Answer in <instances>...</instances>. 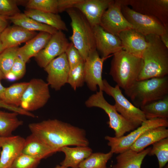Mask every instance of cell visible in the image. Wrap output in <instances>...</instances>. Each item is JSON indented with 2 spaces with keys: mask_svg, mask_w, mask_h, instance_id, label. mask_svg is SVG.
Returning <instances> with one entry per match:
<instances>
[{
  "mask_svg": "<svg viewBox=\"0 0 168 168\" xmlns=\"http://www.w3.org/2000/svg\"><path fill=\"white\" fill-rule=\"evenodd\" d=\"M31 133L54 150L69 146H88L85 131L57 119H48L28 125Z\"/></svg>",
  "mask_w": 168,
  "mask_h": 168,
  "instance_id": "6da1fadb",
  "label": "cell"
},
{
  "mask_svg": "<svg viewBox=\"0 0 168 168\" xmlns=\"http://www.w3.org/2000/svg\"><path fill=\"white\" fill-rule=\"evenodd\" d=\"M149 45L142 57L143 64L137 80L163 77L168 74V49L159 36H145Z\"/></svg>",
  "mask_w": 168,
  "mask_h": 168,
  "instance_id": "7a4b0ae2",
  "label": "cell"
},
{
  "mask_svg": "<svg viewBox=\"0 0 168 168\" xmlns=\"http://www.w3.org/2000/svg\"><path fill=\"white\" fill-rule=\"evenodd\" d=\"M143 64L142 58L122 49L113 54L109 74L117 85L125 90L137 80Z\"/></svg>",
  "mask_w": 168,
  "mask_h": 168,
  "instance_id": "3957f363",
  "label": "cell"
},
{
  "mask_svg": "<svg viewBox=\"0 0 168 168\" xmlns=\"http://www.w3.org/2000/svg\"><path fill=\"white\" fill-rule=\"evenodd\" d=\"M136 107H141L168 95V76L137 80L124 90Z\"/></svg>",
  "mask_w": 168,
  "mask_h": 168,
  "instance_id": "277c9868",
  "label": "cell"
},
{
  "mask_svg": "<svg viewBox=\"0 0 168 168\" xmlns=\"http://www.w3.org/2000/svg\"><path fill=\"white\" fill-rule=\"evenodd\" d=\"M66 11L71 20L72 31L69 39L85 61L91 52L96 49L93 28L77 9L72 8Z\"/></svg>",
  "mask_w": 168,
  "mask_h": 168,
  "instance_id": "5b68a950",
  "label": "cell"
},
{
  "mask_svg": "<svg viewBox=\"0 0 168 168\" xmlns=\"http://www.w3.org/2000/svg\"><path fill=\"white\" fill-rule=\"evenodd\" d=\"M85 105L87 107H98L104 111L109 118L107 124L114 131L116 137L122 136L126 133L136 128L117 111L114 105L106 100L102 91H97L90 96L86 101Z\"/></svg>",
  "mask_w": 168,
  "mask_h": 168,
  "instance_id": "8992f818",
  "label": "cell"
},
{
  "mask_svg": "<svg viewBox=\"0 0 168 168\" xmlns=\"http://www.w3.org/2000/svg\"><path fill=\"white\" fill-rule=\"evenodd\" d=\"M103 91L113 98L115 101L114 105L117 111L136 128L147 119L141 110L125 97L118 86L113 87L105 79H103Z\"/></svg>",
  "mask_w": 168,
  "mask_h": 168,
  "instance_id": "52a82bcc",
  "label": "cell"
},
{
  "mask_svg": "<svg viewBox=\"0 0 168 168\" xmlns=\"http://www.w3.org/2000/svg\"><path fill=\"white\" fill-rule=\"evenodd\" d=\"M159 126H168L167 119L155 118L146 119L141 125L125 136L120 137L106 136L105 139L110 147V151L114 153L119 154L129 148L134 142L146 131Z\"/></svg>",
  "mask_w": 168,
  "mask_h": 168,
  "instance_id": "ba28073f",
  "label": "cell"
},
{
  "mask_svg": "<svg viewBox=\"0 0 168 168\" xmlns=\"http://www.w3.org/2000/svg\"><path fill=\"white\" fill-rule=\"evenodd\" d=\"M28 82L20 107L30 112L44 106L49 100L50 95L49 85L42 79L33 78Z\"/></svg>",
  "mask_w": 168,
  "mask_h": 168,
  "instance_id": "9c48e42d",
  "label": "cell"
},
{
  "mask_svg": "<svg viewBox=\"0 0 168 168\" xmlns=\"http://www.w3.org/2000/svg\"><path fill=\"white\" fill-rule=\"evenodd\" d=\"M121 12L133 29L145 36L154 35L160 36L166 30V27L155 17L142 14L126 5H122Z\"/></svg>",
  "mask_w": 168,
  "mask_h": 168,
  "instance_id": "30bf717a",
  "label": "cell"
},
{
  "mask_svg": "<svg viewBox=\"0 0 168 168\" xmlns=\"http://www.w3.org/2000/svg\"><path fill=\"white\" fill-rule=\"evenodd\" d=\"M122 5L130 6L134 11L155 17L168 27V0H118Z\"/></svg>",
  "mask_w": 168,
  "mask_h": 168,
  "instance_id": "8fae6325",
  "label": "cell"
},
{
  "mask_svg": "<svg viewBox=\"0 0 168 168\" xmlns=\"http://www.w3.org/2000/svg\"><path fill=\"white\" fill-rule=\"evenodd\" d=\"M121 7L118 0H113L104 13L99 25L106 31L118 37L122 31L133 29L122 14Z\"/></svg>",
  "mask_w": 168,
  "mask_h": 168,
  "instance_id": "7c38bea8",
  "label": "cell"
},
{
  "mask_svg": "<svg viewBox=\"0 0 168 168\" xmlns=\"http://www.w3.org/2000/svg\"><path fill=\"white\" fill-rule=\"evenodd\" d=\"M109 56L100 57L96 49L91 52L84 61V71L85 82L89 89L97 91V86L103 91V88L102 73L103 63Z\"/></svg>",
  "mask_w": 168,
  "mask_h": 168,
  "instance_id": "4fadbf2b",
  "label": "cell"
},
{
  "mask_svg": "<svg viewBox=\"0 0 168 168\" xmlns=\"http://www.w3.org/2000/svg\"><path fill=\"white\" fill-rule=\"evenodd\" d=\"M69 43L62 31L52 35L46 46L35 57L38 65L44 68L52 60L65 53Z\"/></svg>",
  "mask_w": 168,
  "mask_h": 168,
  "instance_id": "5bb4252c",
  "label": "cell"
},
{
  "mask_svg": "<svg viewBox=\"0 0 168 168\" xmlns=\"http://www.w3.org/2000/svg\"><path fill=\"white\" fill-rule=\"evenodd\" d=\"M44 69L47 73V82L52 89L59 90L67 83L70 68L65 53L52 60Z\"/></svg>",
  "mask_w": 168,
  "mask_h": 168,
  "instance_id": "9a60e30c",
  "label": "cell"
},
{
  "mask_svg": "<svg viewBox=\"0 0 168 168\" xmlns=\"http://www.w3.org/2000/svg\"><path fill=\"white\" fill-rule=\"evenodd\" d=\"M97 50L106 57L123 49L119 37L104 30L99 25L92 27Z\"/></svg>",
  "mask_w": 168,
  "mask_h": 168,
  "instance_id": "2e32d148",
  "label": "cell"
},
{
  "mask_svg": "<svg viewBox=\"0 0 168 168\" xmlns=\"http://www.w3.org/2000/svg\"><path fill=\"white\" fill-rule=\"evenodd\" d=\"M25 138L19 136L0 137V168H8L21 152Z\"/></svg>",
  "mask_w": 168,
  "mask_h": 168,
  "instance_id": "e0dca14e",
  "label": "cell"
},
{
  "mask_svg": "<svg viewBox=\"0 0 168 168\" xmlns=\"http://www.w3.org/2000/svg\"><path fill=\"white\" fill-rule=\"evenodd\" d=\"M113 0H80L74 8L79 11L92 27L99 25L101 18Z\"/></svg>",
  "mask_w": 168,
  "mask_h": 168,
  "instance_id": "ac0fdd59",
  "label": "cell"
},
{
  "mask_svg": "<svg viewBox=\"0 0 168 168\" xmlns=\"http://www.w3.org/2000/svg\"><path fill=\"white\" fill-rule=\"evenodd\" d=\"M118 37L123 49L136 57L142 58L149 45L145 36L133 29L122 31Z\"/></svg>",
  "mask_w": 168,
  "mask_h": 168,
  "instance_id": "d6986e66",
  "label": "cell"
},
{
  "mask_svg": "<svg viewBox=\"0 0 168 168\" xmlns=\"http://www.w3.org/2000/svg\"><path fill=\"white\" fill-rule=\"evenodd\" d=\"M37 35L35 31L28 30L15 25L6 28L0 34V40L5 49L26 43Z\"/></svg>",
  "mask_w": 168,
  "mask_h": 168,
  "instance_id": "ffe728a7",
  "label": "cell"
},
{
  "mask_svg": "<svg viewBox=\"0 0 168 168\" xmlns=\"http://www.w3.org/2000/svg\"><path fill=\"white\" fill-rule=\"evenodd\" d=\"M52 35L45 32H40L35 36L26 43L22 47L19 48L18 56L26 63L30 58L35 57L47 45Z\"/></svg>",
  "mask_w": 168,
  "mask_h": 168,
  "instance_id": "44dd1931",
  "label": "cell"
},
{
  "mask_svg": "<svg viewBox=\"0 0 168 168\" xmlns=\"http://www.w3.org/2000/svg\"><path fill=\"white\" fill-rule=\"evenodd\" d=\"M59 152L65 154L64 160L60 163L68 168H79L80 164L92 152V149L88 146H77L74 147L65 146L61 148Z\"/></svg>",
  "mask_w": 168,
  "mask_h": 168,
  "instance_id": "7402d4cb",
  "label": "cell"
},
{
  "mask_svg": "<svg viewBox=\"0 0 168 168\" xmlns=\"http://www.w3.org/2000/svg\"><path fill=\"white\" fill-rule=\"evenodd\" d=\"M151 147L138 152L129 148L116 157V163L113 168H141L142 161L150 152Z\"/></svg>",
  "mask_w": 168,
  "mask_h": 168,
  "instance_id": "603a6c76",
  "label": "cell"
},
{
  "mask_svg": "<svg viewBox=\"0 0 168 168\" xmlns=\"http://www.w3.org/2000/svg\"><path fill=\"white\" fill-rule=\"evenodd\" d=\"M166 128L159 126L146 131L134 142L129 148L138 152L149 145L168 138V129Z\"/></svg>",
  "mask_w": 168,
  "mask_h": 168,
  "instance_id": "cb8c5ba5",
  "label": "cell"
},
{
  "mask_svg": "<svg viewBox=\"0 0 168 168\" xmlns=\"http://www.w3.org/2000/svg\"><path fill=\"white\" fill-rule=\"evenodd\" d=\"M21 152L41 160L55 152L31 133L25 139Z\"/></svg>",
  "mask_w": 168,
  "mask_h": 168,
  "instance_id": "d4e9b609",
  "label": "cell"
},
{
  "mask_svg": "<svg viewBox=\"0 0 168 168\" xmlns=\"http://www.w3.org/2000/svg\"><path fill=\"white\" fill-rule=\"evenodd\" d=\"M24 13L35 21L52 27L58 30L68 31L65 23L58 14L31 9H27Z\"/></svg>",
  "mask_w": 168,
  "mask_h": 168,
  "instance_id": "484cf974",
  "label": "cell"
},
{
  "mask_svg": "<svg viewBox=\"0 0 168 168\" xmlns=\"http://www.w3.org/2000/svg\"><path fill=\"white\" fill-rule=\"evenodd\" d=\"M8 19L14 25L30 31L45 32L52 35L58 31L52 27L39 22L28 16L24 13L20 12L8 18Z\"/></svg>",
  "mask_w": 168,
  "mask_h": 168,
  "instance_id": "4316f807",
  "label": "cell"
},
{
  "mask_svg": "<svg viewBox=\"0 0 168 168\" xmlns=\"http://www.w3.org/2000/svg\"><path fill=\"white\" fill-rule=\"evenodd\" d=\"M146 119L168 118V95L148 103L139 108Z\"/></svg>",
  "mask_w": 168,
  "mask_h": 168,
  "instance_id": "83f0119b",
  "label": "cell"
},
{
  "mask_svg": "<svg viewBox=\"0 0 168 168\" xmlns=\"http://www.w3.org/2000/svg\"><path fill=\"white\" fill-rule=\"evenodd\" d=\"M18 114L0 110V137L12 136V132L23 124V122L18 117Z\"/></svg>",
  "mask_w": 168,
  "mask_h": 168,
  "instance_id": "f1b7e54d",
  "label": "cell"
},
{
  "mask_svg": "<svg viewBox=\"0 0 168 168\" xmlns=\"http://www.w3.org/2000/svg\"><path fill=\"white\" fill-rule=\"evenodd\" d=\"M29 82L15 83L6 88L5 92L4 102L9 105L20 107L23 94Z\"/></svg>",
  "mask_w": 168,
  "mask_h": 168,
  "instance_id": "f546056e",
  "label": "cell"
},
{
  "mask_svg": "<svg viewBox=\"0 0 168 168\" xmlns=\"http://www.w3.org/2000/svg\"><path fill=\"white\" fill-rule=\"evenodd\" d=\"M113 154L110 151L107 153H92L80 164L79 168H110L106 165Z\"/></svg>",
  "mask_w": 168,
  "mask_h": 168,
  "instance_id": "4dcf8cb0",
  "label": "cell"
},
{
  "mask_svg": "<svg viewBox=\"0 0 168 168\" xmlns=\"http://www.w3.org/2000/svg\"><path fill=\"white\" fill-rule=\"evenodd\" d=\"M148 155H156L158 160L159 168H163L168 161V138L153 143Z\"/></svg>",
  "mask_w": 168,
  "mask_h": 168,
  "instance_id": "1f68e13d",
  "label": "cell"
},
{
  "mask_svg": "<svg viewBox=\"0 0 168 168\" xmlns=\"http://www.w3.org/2000/svg\"><path fill=\"white\" fill-rule=\"evenodd\" d=\"M18 46L8 48L0 54V68L4 76L10 71L18 56Z\"/></svg>",
  "mask_w": 168,
  "mask_h": 168,
  "instance_id": "d6a6232c",
  "label": "cell"
},
{
  "mask_svg": "<svg viewBox=\"0 0 168 168\" xmlns=\"http://www.w3.org/2000/svg\"><path fill=\"white\" fill-rule=\"evenodd\" d=\"M27 9L58 14V0H30L26 4Z\"/></svg>",
  "mask_w": 168,
  "mask_h": 168,
  "instance_id": "836d02e7",
  "label": "cell"
},
{
  "mask_svg": "<svg viewBox=\"0 0 168 168\" xmlns=\"http://www.w3.org/2000/svg\"><path fill=\"white\" fill-rule=\"evenodd\" d=\"M84 61H82L74 67L70 69L67 83L74 90L82 86L85 82L84 77Z\"/></svg>",
  "mask_w": 168,
  "mask_h": 168,
  "instance_id": "e575fe53",
  "label": "cell"
},
{
  "mask_svg": "<svg viewBox=\"0 0 168 168\" xmlns=\"http://www.w3.org/2000/svg\"><path fill=\"white\" fill-rule=\"evenodd\" d=\"M26 63L18 56L15 60L10 71L5 76V79L12 82L21 78L26 72Z\"/></svg>",
  "mask_w": 168,
  "mask_h": 168,
  "instance_id": "d590c367",
  "label": "cell"
},
{
  "mask_svg": "<svg viewBox=\"0 0 168 168\" xmlns=\"http://www.w3.org/2000/svg\"><path fill=\"white\" fill-rule=\"evenodd\" d=\"M40 160L21 152L8 168H36Z\"/></svg>",
  "mask_w": 168,
  "mask_h": 168,
  "instance_id": "8d00e7d4",
  "label": "cell"
},
{
  "mask_svg": "<svg viewBox=\"0 0 168 168\" xmlns=\"http://www.w3.org/2000/svg\"><path fill=\"white\" fill-rule=\"evenodd\" d=\"M17 5V0H0V15L8 18L20 13Z\"/></svg>",
  "mask_w": 168,
  "mask_h": 168,
  "instance_id": "74e56055",
  "label": "cell"
},
{
  "mask_svg": "<svg viewBox=\"0 0 168 168\" xmlns=\"http://www.w3.org/2000/svg\"><path fill=\"white\" fill-rule=\"evenodd\" d=\"M65 53L70 69L84 61L79 51L72 42L69 43Z\"/></svg>",
  "mask_w": 168,
  "mask_h": 168,
  "instance_id": "f35d334b",
  "label": "cell"
},
{
  "mask_svg": "<svg viewBox=\"0 0 168 168\" xmlns=\"http://www.w3.org/2000/svg\"><path fill=\"white\" fill-rule=\"evenodd\" d=\"M80 0H58V12H61L68 9L74 8Z\"/></svg>",
  "mask_w": 168,
  "mask_h": 168,
  "instance_id": "ab89813d",
  "label": "cell"
},
{
  "mask_svg": "<svg viewBox=\"0 0 168 168\" xmlns=\"http://www.w3.org/2000/svg\"><path fill=\"white\" fill-rule=\"evenodd\" d=\"M0 108H3L12 112L17 113L19 114L28 117H30L31 115V113L30 112L26 111L20 107H16L9 105L1 100H0Z\"/></svg>",
  "mask_w": 168,
  "mask_h": 168,
  "instance_id": "60d3db41",
  "label": "cell"
},
{
  "mask_svg": "<svg viewBox=\"0 0 168 168\" xmlns=\"http://www.w3.org/2000/svg\"><path fill=\"white\" fill-rule=\"evenodd\" d=\"M8 18L0 15V35L7 27Z\"/></svg>",
  "mask_w": 168,
  "mask_h": 168,
  "instance_id": "b9f144b4",
  "label": "cell"
},
{
  "mask_svg": "<svg viewBox=\"0 0 168 168\" xmlns=\"http://www.w3.org/2000/svg\"><path fill=\"white\" fill-rule=\"evenodd\" d=\"M160 37L161 42L168 49V27L166 28L165 31Z\"/></svg>",
  "mask_w": 168,
  "mask_h": 168,
  "instance_id": "7bdbcfd3",
  "label": "cell"
},
{
  "mask_svg": "<svg viewBox=\"0 0 168 168\" xmlns=\"http://www.w3.org/2000/svg\"><path fill=\"white\" fill-rule=\"evenodd\" d=\"M6 88L2 85L0 80V100L4 101Z\"/></svg>",
  "mask_w": 168,
  "mask_h": 168,
  "instance_id": "ee69618b",
  "label": "cell"
},
{
  "mask_svg": "<svg viewBox=\"0 0 168 168\" xmlns=\"http://www.w3.org/2000/svg\"><path fill=\"white\" fill-rule=\"evenodd\" d=\"M5 79V76L0 68V80Z\"/></svg>",
  "mask_w": 168,
  "mask_h": 168,
  "instance_id": "f6af8a7d",
  "label": "cell"
},
{
  "mask_svg": "<svg viewBox=\"0 0 168 168\" xmlns=\"http://www.w3.org/2000/svg\"><path fill=\"white\" fill-rule=\"evenodd\" d=\"M2 42L0 40V54L4 50Z\"/></svg>",
  "mask_w": 168,
  "mask_h": 168,
  "instance_id": "bcb514c9",
  "label": "cell"
},
{
  "mask_svg": "<svg viewBox=\"0 0 168 168\" xmlns=\"http://www.w3.org/2000/svg\"><path fill=\"white\" fill-rule=\"evenodd\" d=\"M54 168H67L65 167L62 165L60 166L59 165H58Z\"/></svg>",
  "mask_w": 168,
  "mask_h": 168,
  "instance_id": "7dc6e473",
  "label": "cell"
},
{
  "mask_svg": "<svg viewBox=\"0 0 168 168\" xmlns=\"http://www.w3.org/2000/svg\"></svg>",
  "mask_w": 168,
  "mask_h": 168,
  "instance_id": "c3c4849f",
  "label": "cell"
}]
</instances>
